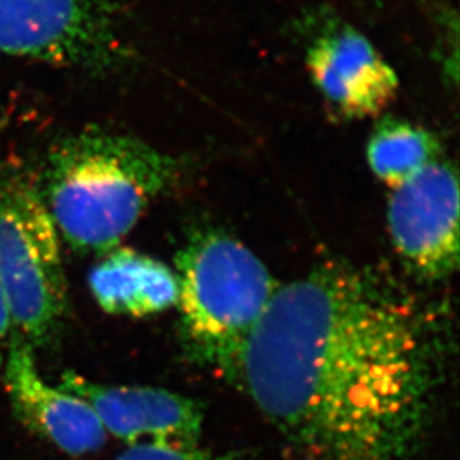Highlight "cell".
I'll return each mask as SVG.
<instances>
[{
    "label": "cell",
    "instance_id": "cell-1",
    "mask_svg": "<svg viewBox=\"0 0 460 460\" xmlns=\"http://www.w3.org/2000/svg\"><path fill=\"white\" fill-rule=\"evenodd\" d=\"M437 362L420 310L330 264L276 289L235 376L301 460H402L425 432Z\"/></svg>",
    "mask_w": 460,
    "mask_h": 460
},
{
    "label": "cell",
    "instance_id": "cell-2",
    "mask_svg": "<svg viewBox=\"0 0 460 460\" xmlns=\"http://www.w3.org/2000/svg\"><path fill=\"white\" fill-rule=\"evenodd\" d=\"M176 179L172 156L133 136L88 128L54 146L40 190L65 243L108 253Z\"/></svg>",
    "mask_w": 460,
    "mask_h": 460
},
{
    "label": "cell",
    "instance_id": "cell-3",
    "mask_svg": "<svg viewBox=\"0 0 460 460\" xmlns=\"http://www.w3.org/2000/svg\"><path fill=\"white\" fill-rule=\"evenodd\" d=\"M178 303L192 352L234 371L276 287L262 261L222 231H199L176 258Z\"/></svg>",
    "mask_w": 460,
    "mask_h": 460
},
{
    "label": "cell",
    "instance_id": "cell-4",
    "mask_svg": "<svg viewBox=\"0 0 460 460\" xmlns=\"http://www.w3.org/2000/svg\"><path fill=\"white\" fill-rule=\"evenodd\" d=\"M61 239L40 194L26 174L0 181V280L13 326L35 344L49 340L67 305Z\"/></svg>",
    "mask_w": 460,
    "mask_h": 460
},
{
    "label": "cell",
    "instance_id": "cell-5",
    "mask_svg": "<svg viewBox=\"0 0 460 460\" xmlns=\"http://www.w3.org/2000/svg\"><path fill=\"white\" fill-rule=\"evenodd\" d=\"M0 56L103 72L122 57L112 0H0Z\"/></svg>",
    "mask_w": 460,
    "mask_h": 460
},
{
    "label": "cell",
    "instance_id": "cell-6",
    "mask_svg": "<svg viewBox=\"0 0 460 460\" xmlns=\"http://www.w3.org/2000/svg\"><path fill=\"white\" fill-rule=\"evenodd\" d=\"M387 226L396 252L421 278L438 280L459 264V181L438 160L392 191Z\"/></svg>",
    "mask_w": 460,
    "mask_h": 460
},
{
    "label": "cell",
    "instance_id": "cell-7",
    "mask_svg": "<svg viewBox=\"0 0 460 460\" xmlns=\"http://www.w3.org/2000/svg\"><path fill=\"white\" fill-rule=\"evenodd\" d=\"M61 389L83 398L94 410L104 430L127 444L139 439L196 444L203 429V410L196 401L155 387L108 386L66 371Z\"/></svg>",
    "mask_w": 460,
    "mask_h": 460
},
{
    "label": "cell",
    "instance_id": "cell-8",
    "mask_svg": "<svg viewBox=\"0 0 460 460\" xmlns=\"http://www.w3.org/2000/svg\"><path fill=\"white\" fill-rule=\"evenodd\" d=\"M305 65L326 103L344 118L377 117L395 99L400 85L395 70L353 29L317 38Z\"/></svg>",
    "mask_w": 460,
    "mask_h": 460
},
{
    "label": "cell",
    "instance_id": "cell-9",
    "mask_svg": "<svg viewBox=\"0 0 460 460\" xmlns=\"http://www.w3.org/2000/svg\"><path fill=\"white\" fill-rule=\"evenodd\" d=\"M4 382L22 420L63 452L83 456L106 443L108 432L94 410L83 398L45 382L22 335L13 337L6 349Z\"/></svg>",
    "mask_w": 460,
    "mask_h": 460
},
{
    "label": "cell",
    "instance_id": "cell-10",
    "mask_svg": "<svg viewBox=\"0 0 460 460\" xmlns=\"http://www.w3.org/2000/svg\"><path fill=\"white\" fill-rule=\"evenodd\" d=\"M90 288L103 312L144 317L178 303V276L167 265L131 249H112L94 265Z\"/></svg>",
    "mask_w": 460,
    "mask_h": 460
},
{
    "label": "cell",
    "instance_id": "cell-11",
    "mask_svg": "<svg viewBox=\"0 0 460 460\" xmlns=\"http://www.w3.org/2000/svg\"><path fill=\"white\" fill-rule=\"evenodd\" d=\"M438 140L430 131L400 118H385L369 136L367 158L373 173L391 190L439 160Z\"/></svg>",
    "mask_w": 460,
    "mask_h": 460
},
{
    "label": "cell",
    "instance_id": "cell-12",
    "mask_svg": "<svg viewBox=\"0 0 460 460\" xmlns=\"http://www.w3.org/2000/svg\"><path fill=\"white\" fill-rule=\"evenodd\" d=\"M117 460H240L235 455H219L196 447V444H170L161 441L137 443Z\"/></svg>",
    "mask_w": 460,
    "mask_h": 460
},
{
    "label": "cell",
    "instance_id": "cell-13",
    "mask_svg": "<svg viewBox=\"0 0 460 460\" xmlns=\"http://www.w3.org/2000/svg\"><path fill=\"white\" fill-rule=\"evenodd\" d=\"M13 328V316H11V310H9L4 285H2V280H0V357H2L4 350L8 349L9 341H11L9 335H11Z\"/></svg>",
    "mask_w": 460,
    "mask_h": 460
}]
</instances>
